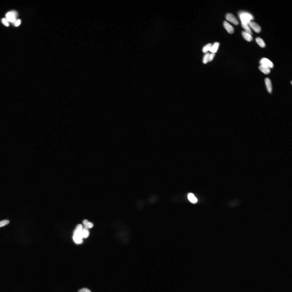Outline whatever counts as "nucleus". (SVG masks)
I'll list each match as a JSON object with an SVG mask.
<instances>
[{
	"label": "nucleus",
	"instance_id": "nucleus-1",
	"mask_svg": "<svg viewBox=\"0 0 292 292\" xmlns=\"http://www.w3.org/2000/svg\"><path fill=\"white\" fill-rule=\"evenodd\" d=\"M239 16L241 21L242 24L246 25L248 24L251 20L253 19L252 15L247 12L241 11L239 12Z\"/></svg>",
	"mask_w": 292,
	"mask_h": 292
},
{
	"label": "nucleus",
	"instance_id": "nucleus-2",
	"mask_svg": "<svg viewBox=\"0 0 292 292\" xmlns=\"http://www.w3.org/2000/svg\"><path fill=\"white\" fill-rule=\"evenodd\" d=\"M17 13L16 11H12L9 12L6 15L7 20L10 22L14 23L16 21Z\"/></svg>",
	"mask_w": 292,
	"mask_h": 292
},
{
	"label": "nucleus",
	"instance_id": "nucleus-3",
	"mask_svg": "<svg viewBox=\"0 0 292 292\" xmlns=\"http://www.w3.org/2000/svg\"><path fill=\"white\" fill-rule=\"evenodd\" d=\"M225 18L226 19L236 25H238L239 23L238 21L235 17L232 14L229 13L226 14Z\"/></svg>",
	"mask_w": 292,
	"mask_h": 292
},
{
	"label": "nucleus",
	"instance_id": "nucleus-4",
	"mask_svg": "<svg viewBox=\"0 0 292 292\" xmlns=\"http://www.w3.org/2000/svg\"><path fill=\"white\" fill-rule=\"evenodd\" d=\"M260 65L266 66L272 68L274 66L273 63L271 61L266 58H263L260 61Z\"/></svg>",
	"mask_w": 292,
	"mask_h": 292
},
{
	"label": "nucleus",
	"instance_id": "nucleus-5",
	"mask_svg": "<svg viewBox=\"0 0 292 292\" xmlns=\"http://www.w3.org/2000/svg\"><path fill=\"white\" fill-rule=\"evenodd\" d=\"M248 25L256 32L259 33L261 30L260 26L257 23L250 21L248 23Z\"/></svg>",
	"mask_w": 292,
	"mask_h": 292
},
{
	"label": "nucleus",
	"instance_id": "nucleus-6",
	"mask_svg": "<svg viewBox=\"0 0 292 292\" xmlns=\"http://www.w3.org/2000/svg\"><path fill=\"white\" fill-rule=\"evenodd\" d=\"M223 25L224 28L229 33L231 34L234 32V28L233 27L226 21H224Z\"/></svg>",
	"mask_w": 292,
	"mask_h": 292
},
{
	"label": "nucleus",
	"instance_id": "nucleus-7",
	"mask_svg": "<svg viewBox=\"0 0 292 292\" xmlns=\"http://www.w3.org/2000/svg\"><path fill=\"white\" fill-rule=\"evenodd\" d=\"M83 229V226L81 224H79L77 225L73 232L74 235H82V232Z\"/></svg>",
	"mask_w": 292,
	"mask_h": 292
},
{
	"label": "nucleus",
	"instance_id": "nucleus-8",
	"mask_svg": "<svg viewBox=\"0 0 292 292\" xmlns=\"http://www.w3.org/2000/svg\"><path fill=\"white\" fill-rule=\"evenodd\" d=\"M265 82L267 91L269 93H271L272 91V87L271 81L268 78L265 79Z\"/></svg>",
	"mask_w": 292,
	"mask_h": 292
},
{
	"label": "nucleus",
	"instance_id": "nucleus-9",
	"mask_svg": "<svg viewBox=\"0 0 292 292\" xmlns=\"http://www.w3.org/2000/svg\"><path fill=\"white\" fill-rule=\"evenodd\" d=\"M219 42H215L213 45H212L209 51L213 53H216L218 48H219Z\"/></svg>",
	"mask_w": 292,
	"mask_h": 292
},
{
	"label": "nucleus",
	"instance_id": "nucleus-10",
	"mask_svg": "<svg viewBox=\"0 0 292 292\" xmlns=\"http://www.w3.org/2000/svg\"><path fill=\"white\" fill-rule=\"evenodd\" d=\"M259 69L260 71L265 74H268L270 72V68L266 66L260 65L259 67Z\"/></svg>",
	"mask_w": 292,
	"mask_h": 292
},
{
	"label": "nucleus",
	"instance_id": "nucleus-11",
	"mask_svg": "<svg viewBox=\"0 0 292 292\" xmlns=\"http://www.w3.org/2000/svg\"><path fill=\"white\" fill-rule=\"evenodd\" d=\"M187 197L189 201L192 203L195 204L198 202L197 198L195 197L194 195L192 193L188 194Z\"/></svg>",
	"mask_w": 292,
	"mask_h": 292
},
{
	"label": "nucleus",
	"instance_id": "nucleus-12",
	"mask_svg": "<svg viewBox=\"0 0 292 292\" xmlns=\"http://www.w3.org/2000/svg\"><path fill=\"white\" fill-rule=\"evenodd\" d=\"M242 35L244 39L248 42H250L252 41L253 38L251 36L250 34L245 32L243 31L242 32Z\"/></svg>",
	"mask_w": 292,
	"mask_h": 292
},
{
	"label": "nucleus",
	"instance_id": "nucleus-13",
	"mask_svg": "<svg viewBox=\"0 0 292 292\" xmlns=\"http://www.w3.org/2000/svg\"><path fill=\"white\" fill-rule=\"evenodd\" d=\"M83 238L81 235H74L73 236L74 240L77 244L81 243L83 242Z\"/></svg>",
	"mask_w": 292,
	"mask_h": 292
},
{
	"label": "nucleus",
	"instance_id": "nucleus-14",
	"mask_svg": "<svg viewBox=\"0 0 292 292\" xmlns=\"http://www.w3.org/2000/svg\"><path fill=\"white\" fill-rule=\"evenodd\" d=\"M83 224L84 227L87 229H91L93 226V224L92 223L89 222L87 220L85 219L83 221Z\"/></svg>",
	"mask_w": 292,
	"mask_h": 292
},
{
	"label": "nucleus",
	"instance_id": "nucleus-15",
	"mask_svg": "<svg viewBox=\"0 0 292 292\" xmlns=\"http://www.w3.org/2000/svg\"><path fill=\"white\" fill-rule=\"evenodd\" d=\"M89 235V232L88 229L84 227L83 228L82 232V236L83 238H86L88 237Z\"/></svg>",
	"mask_w": 292,
	"mask_h": 292
},
{
	"label": "nucleus",
	"instance_id": "nucleus-16",
	"mask_svg": "<svg viewBox=\"0 0 292 292\" xmlns=\"http://www.w3.org/2000/svg\"><path fill=\"white\" fill-rule=\"evenodd\" d=\"M256 41L261 47L264 48L265 46V43L262 39L259 37L257 38L256 39Z\"/></svg>",
	"mask_w": 292,
	"mask_h": 292
},
{
	"label": "nucleus",
	"instance_id": "nucleus-17",
	"mask_svg": "<svg viewBox=\"0 0 292 292\" xmlns=\"http://www.w3.org/2000/svg\"><path fill=\"white\" fill-rule=\"evenodd\" d=\"M241 25L242 27L245 30V32L251 35H252L251 30L250 26H249L248 24L245 25L241 24Z\"/></svg>",
	"mask_w": 292,
	"mask_h": 292
},
{
	"label": "nucleus",
	"instance_id": "nucleus-18",
	"mask_svg": "<svg viewBox=\"0 0 292 292\" xmlns=\"http://www.w3.org/2000/svg\"><path fill=\"white\" fill-rule=\"evenodd\" d=\"M212 45V44L209 43L205 46L203 48V52L205 53H207V52L210 50Z\"/></svg>",
	"mask_w": 292,
	"mask_h": 292
},
{
	"label": "nucleus",
	"instance_id": "nucleus-19",
	"mask_svg": "<svg viewBox=\"0 0 292 292\" xmlns=\"http://www.w3.org/2000/svg\"><path fill=\"white\" fill-rule=\"evenodd\" d=\"M210 54L209 53H207L205 54L203 60V62L204 63L206 64L209 62Z\"/></svg>",
	"mask_w": 292,
	"mask_h": 292
},
{
	"label": "nucleus",
	"instance_id": "nucleus-20",
	"mask_svg": "<svg viewBox=\"0 0 292 292\" xmlns=\"http://www.w3.org/2000/svg\"><path fill=\"white\" fill-rule=\"evenodd\" d=\"M10 221L8 220H5L0 221V227L4 226L8 224Z\"/></svg>",
	"mask_w": 292,
	"mask_h": 292
},
{
	"label": "nucleus",
	"instance_id": "nucleus-21",
	"mask_svg": "<svg viewBox=\"0 0 292 292\" xmlns=\"http://www.w3.org/2000/svg\"><path fill=\"white\" fill-rule=\"evenodd\" d=\"M78 292H91L87 288H83L79 290Z\"/></svg>",
	"mask_w": 292,
	"mask_h": 292
},
{
	"label": "nucleus",
	"instance_id": "nucleus-22",
	"mask_svg": "<svg viewBox=\"0 0 292 292\" xmlns=\"http://www.w3.org/2000/svg\"><path fill=\"white\" fill-rule=\"evenodd\" d=\"M2 21L3 23L4 24L5 26H9V24L7 20L5 19V18H3L2 20Z\"/></svg>",
	"mask_w": 292,
	"mask_h": 292
},
{
	"label": "nucleus",
	"instance_id": "nucleus-23",
	"mask_svg": "<svg viewBox=\"0 0 292 292\" xmlns=\"http://www.w3.org/2000/svg\"><path fill=\"white\" fill-rule=\"evenodd\" d=\"M21 23V21L20 20H16L14 22V25L15 26H19Z\"/></svg>",
	"mask_w": 292,
	"mask_h": 292
},
{
	"label": "nucleus",
	"instance_id": "nucleus-24",
	"mask_svg": "<svg viewBox=\"0 0 292 292\" xmlns=\"http://www.w3.org/2000/svg\"><path fill=\"white\" fill-rule=\"evenodd\" d=\"M215 55V54L214 53H212L210 54L209 61H211L213 60Z\"/></svg>",
	"mask_w": 292,
	"mask_h": 292
},
{
	"label": "nucleus",
	"instance_id": "nucleus-25",
	"mask_svg": "<svg viewBox=\"0 0 292 292\" xmlns=\"http://www.w3.org/2000/svg\"><path fill=\"white\" fill-rule=\"evenodd\" d=\"M291 83L292 84V82H291Z\"/></svg>",
	"mask_w": 292,
	"mask_h": 292
}]
</instances>
